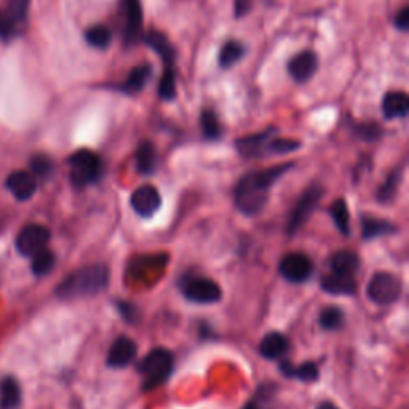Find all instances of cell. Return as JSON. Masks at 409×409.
Here are the masks:
<instances>
[{
	"mask_svg": "<svg viewBox=\"0 0 409 409\" xmlns=\"http://www.w3.org/2000/svg\"><path fill=\"white\" fill-rule=\"evenodd\" d=\"M293 168V163L275 165L272 168L252 171L242 177L235 187V204L245 216H256L266 207L274 184Z\"/></svg>",
	"mask_w": 409,
	"mask_h": 409,
	"instance_id": "cell-1",
	"label": "cell"
},
{
	"mask_svg": "<svg viewBox=\"0 0 409 409\" xmlns=\"http://www.w3.org/2000/svg\"><path fill=\"white\" fill-rule=\"evenodd\" d=\"M109 283V269L104 264H91L72 272L59 283L56 294L61 299H77L95 296L105 289Z\"/></svg>",
	"mask_w": 409,
	"mask_h": 409,
	"instance_id": "cell-2",
	"label": "cell"
},
{
	"mask_svg": "<svg viewBox=\"0 0 409 409\" xmlns=\"http://www.w3.org/2000/svg\"><path fill=\"white\" fill-rule=\"evenodd\" d=\"M173 353L162 347L154 348L146 357H143L136 366L138 373L143 376V390H154V388L165 384L173 371Z\"/></svg>",
	"mask_w": 409,
	"mask_h": 409,
	"instance_id": "cell-3",
	"label": "cell"
},
{
	"mask_svg": "<svg viewBox=\"0 0 409 409\" xmlns=\"http://www.w3.org/2000/svg\"><path fill=\"white\" fill-rule=\"evenodd\" d=\"M71 181L76 187H85L98 182L103 176V162L95 152L88 149L77 150L69 157Z\"/></svg>",
	"mask_w": 409,
	"mask_h": 409,
	"instance_id": "cell-4",
	"label": "cell"
},
{
	"mask_svg": "<svg viewBox=\"0 0 409 409\" xmlns=\"http://www.w3.org/2000/svg\"><path fill=\"white\" fill-rule=\"evenodd\" d=\"M366 293L374 304L390 306L400 299L403 293V283L392 272H378L369 280Z\"/></svg>",
	"mask_w": 409,
	"mask_h": 409,
	"instance_id": "cell-5",
	"label": "cell"
},
{
	"mask_svg": "<svg viewBox=\"0 0 409 409\" xmlns=\"http://www.w3.org/2000/svg\"><path fill=\"white\" fill-rule=\"evenodd\" d=\"M181 291L186 299L195 304H214L222 298V289L207 276L187 275L181 280Z\"/></svg>",
	"mask_w": 409,
	"mask_h": 409,
	"instance_id": "cell-6",
	"label": "cell"
},
{
	"mask_svg": "<svg viewBox=\"0 0 409 409\" xmlns=\"http://www.w3.org/2000/svg\"><path fill=\"white\" fill-rule=\"evenodd\" d=\"M323 197V187L319 184H314L309 189H306V192L301 195V199L296 203V207L291 211V216H289L288 221V234L294 235L298 230L304 226L307 219L316 208V204L320 203Z\"/></svg>",
	"mask_w": 409,
	"mask_h": 409,
	"instance_id": "cell-7",
	"label": "cell"
},
{
	"mask_svg": "<svg viewBox=\"0 0 409 409\" xmlns=\"http://www.w3.org/2000/svg\"><path fill=\"white\" fill-rule=\"evenodd\" d=\"M280 275L293 283H302L314 274V262L302 253H289L280 261Z\"/></svg>",
	"mask_w": 409,
	"mask_h": 409,
	"instance_id": "cell-8",
	"label": "cell"
},
{
	"mask_svg": "<svg viewBox=\"0 0 409 409\" xmlns=\"http://www.w3.org/2000/svg\"><path fill=\"white\" fill-rule=\"evenodd\" d=\"M50 240V232L47 227L38 224H29L16 237L18 252L24 256H34L47 247Z\"/></svg>",
	"mask_w": 409,
	"mask_h": 409,
	"instance_id": "cell-9",
	"label": "cell"
},
{
	"mask_svg": "<svg viewBox=\"0 0 409 409\" xmlns=\"http://www.w3.org/2000/svg\"><path fill=\"white\" fill-rule=\"evenodd\" d=\"M123 16V38L128 45H133L143 34V6L140 0H122Z\"/></svg>",
	"mask_w": 409,
	"mask_h": 409,
	"instance_id": "cell-10",
	"label": "cell"
},
{
	"mask_svg": "<svg viewBox=\"0 0 409 409\" xmlns=\"http://www.w3.org/2000/svg\"><path fill=\"white\" fill-rule=\"evenodd\" d=\"M130 203L138 216L152 217L162 207V195L154 186L144 184L131 194Z\"/></svg>",
	"mask_w": 409,
	"mask_h": 409,
	"instance_id": "cell-11",
	"label": "cell"
},
{
	"mask_svg": "<svg viewBox=\"0 0 409 409\" xmlns=\"http://www.w3.org/2000/svg\"><path fill=\"white\" fill-rule=\"evenodd\" d=\"M29 0H13L5 10L0 11V38H9L18 29L28 15Z\"/></svg>",
	"mask_w": 409,
	"mask_h": 409,
	"instance_id": "cell-12",
	"label": "cell"
},
{
	"mask_svg": "<svg viewBox=\"0 0 409 409\" xmlns=\"http://www.w3.org/2000/svg\"><path fill=\"white\" fill-rule=\"evenodd\" d=\"M136 353H138L136 342L122 336V338L115 339L114 344H112L109 348L108 366L115 368V369L127 368L136 358Z\"/></svg>",
	"mask_w": 409,
	"mask_h": 409,
	"instance_id": "cell-13",
	"label": "cell"
},
{
	"mask_svg": "<svg viewBox=\"0 0 409 409\" xmlns=\"http://www.w3.org/2000/svg\"><path fill=\"white\" fill-rule=\"evenodd\" d=\"M319 69V58L314 51L304 50L299 55L291 58V61L288 64L289 76H291L296 82H307L312 78V76Z\"/></svg>",
	"mask_w": 409,
	"mask_h": 409,
	"instance_id": "cell-14",
	"label": "cell"
},
{
	"mask_svg": "<svg viewBox=\"0 0 409 409\" xmlns=\"http://www.w3.org/2000/svg\"><path fill=\"white\" fill-rule=\"evenodd\" d=\"M320 285L323 291L334 296H352L357 293L358 288V283L355 280L353 275H344L336 272H329L323 276Z\"/></svg>",
	"mask_w": 409,
	"mask_h": 409,
	"instance_id": "cell-15",
	"label": "cell"
},
{
	"mask_svg": "<svg viewBox=\"0 0 409 409\" xmlns=\"http://www.w3.org/2000/svg\"><path fill=\"white\" fill-rule=\"evenodd\" d=\"M6 187L18 200H28L36 194L37 180L29 171H15L6 180Z\"/></svg>",
	"mask_w": 409,
	"mask_h": 409,
	"instance_id": "cell-16",
	"label": "cell"
},
{
	"mask_svg": "<svg viewBox=\"0 0 409 409\" xmlns=\"http://www.w3.org/2000/svg\"><path fill=\"white\" fill-rule=\"evenodd\" d=\"M275 133L274 128H269L262 133L249 135L245 138H240L237 140L235 146L239 149V152L245 157H257L262 152H267V144L272 140V135Z\"/></svg>",
	"mask_w": 409,
	"mask_h": 409,
	"instance_id": "cell-17",
	"label": "cell"
},
{
	"mask_svg": "<svg viewBox=\"0 0 409 409\" xmlns=\"http://www.w3.org/2000/svg\"><path fill=\"white\" fill-rule=\"evenodd\" d=\"M289 342L285 334L281 333H269L264 336L259 344V353L267 360L281 358L288 352Z\"/></svg>",
	"mask_w": 409,
	"mask_h": 409,
	"instance_id": "cell-18",
	"label": "cell"
},
{
	"mask_svg": "<svg viewBox=\"0 0 409 409\" xmlns=\"http://www.w3.org/2000/svg\"><path fill=\"white\" fill-rule=\"evenodd\" d=\"M409 98L403 91H388L382 98V112L387 118H400L408 114Z\"/></svg>",
	"mask_w": 409,
	"mask_h": 409,
	"instance_id": "cell-19",
	"label": "cell"
},
{
	"mask_svg": "<svg viewBox=\"0 0 409 409\" xmlns=\"http://www.w3.org/2000/svg\"><path fill=\"white\" fill-rule=\"evenodd\" d=\"M144 41L149 45L150 48L158 53V56L163 59L165 66H173L175 63V48L171 47L168 37L160 31H149L144 36Z\"/></svg>",
	"mask_w": 409,
	"mask_h": 409,
	"instance_id": "cell-20",
	"label": "cell"
},
{
	"mask_svg": "<svg viewBox=\"0 0 409 409\" xmlns=\"http://www.w3.org/2000/svg\"><path fill=\"white\" fill-rule=\"evenodd\" d=\"M152 77V68L149 64H141L131 69V72L120 85V90L125 93H140V91L146 87L149 78Z\"/></svg>",
	"mask_w": 409,
	"mask_h": 409,
	"instance_id": "cell-21",
	"label": "cell"
},
{
	"mask_svg": "<svg viewBox=\"0 0 409 409\" xmlns=\"http://www.w3.org/2000/svg\"><path fill=\"white\" fill-rule=\"evenodd\" d=\"M280 371L283 373L285 378L299 379L302 382H314L319 379V376H320L319 368H316V365L312 361L302 363V365L298 368H294L289 361H281Z\"/></svg>",
	"mask_w": 409,
	"mask_h": 409,
	"instance_id": "cell-22",
	"label": "cell"
},
{
	"mask_svg": "<svg viewBox=\"0 0 409 409\" xmlns=\"http://www.w3.org/2000/svg\"><path fill=\"white\" fill-rule=\"evenodd\" d=\"M329 266H331V272L353 275L360 269V259L355 253L342 249V252L333 254L331 261H329Z\"/></svg>",
	"mask_w": 409,
	"mask_h": 409,
	"instance_id": "cell-23",
	"label": "cell"
},
{
	"mask_svg": "<svg viewBox=\"0 0 409 409\" xmlns=\"http://www.w3.org/2000/svg\"><path fill=\"white\" fill-rule=\"evenodd\" d=\"M136 167L141 175H152L157 168V150L152 143L144 141L136 150Z\"/></svg>",
	"mask_w": 409,
	"mask_h": 409,
	"instance_id": "cell-24",
	"label": "cell"
},
{
	"mask_svg": "<svg viewBox=\"0 0 409 409\" xmlns=\"http://www.w3.org/2000/svg\"><path fill=\"white\" fill-rule=\"evenodd\" d=\"M21 401V392L15 379L5 378L0 382V408L2 409H16Z\"/></svg>",
	"mask_w": 409,
	"mask_h": 409,
	"instance_id": "cell-25",
	"label": "cell"
},
{
	"mask_svg": "<svg viewBox=\"0 0 409 409\" xmlns=\"http://www.w3.org/2000/svg\"><path fill=\"white\" fill-rule=\"evenodd\" d=\"M363 237L366 240H373L378 239L380 235H387V234H393L395 226L392 222L384 221V219H378V217H371V216H365L363 217Z\"/></svg>",
	"mask_w": 409,
	"mask_h": 409,
	"instance_id": "cell-26",
	"label": "cell"
},
{
	"mask_svg": "<svg viewBox=\"0 0 409 409\" xmlns=\"http://www.w3.org/2000/svg\"><path fill=\"white\" fill-rule=\"evenodd\" d=\"M329 214H331L333 221L336 222V227L339 229V232L348 237L351 235V213H348V207L346 200L338 199L333 202L331 207H329Z\"/></svg>",
	"mask_w": 409,
	"mask_h": 409,
	"instance_id": "cell-27",
	"label": "cell"
},
{
	"mask_svg": "<svg viewBox=\"0 0 409 409\" xmlns=\"http://www.w3.org/2000/svg\"><path fill=\"white\" fill-rule=\"evenodd\" d=\"M85 41H87L91 47L104 50V48H108L112 42V32L108 26L95 24V26H91L90 29H87V32H85Z\"/></svg>",
	"mask_w": 409,
	"mask_h": 409,
	"instance_id": "cell-28",
	"label": "cell"
},
{
	"mask_svg": "<svg viewBox=\"0 0 409 409\" xmlns=\"http://www.w3.org/2000/svg\"><path fill=\"white\" fill-rule=\"evenodd\" d=\"M320 326L325 329V331H338L342 326H344V312L339 307L329 306L325 307L320 312Z\"/></svg>",
	"mask_w": 409,
	"mask_h": 409,
	"instance_id": "cell-29",
	"label": "cell"
},
{
	"mask_svg": "<svg viewBox=\"0 0 409 409\" xmlns=\"http://www.w3.org/2000/svg\"><path fill=\"white\" fill-rule=\"evenodd\" d=\"M200 127H202L203 135L207 136L208 140H211V141L219 140V138L222 136V128H221L219 118H217V115L211 109L202 110Z\"/></svg>",
	"mask_w": 409,
	"mask_h": 409,
	"instance_id": "cell-30",
	"label": "cell"
},
{
	"mask_svg": "<svg viewBox=\"0 0 409 409\" xmlns=\"http://www.w3.org/2000/svg\"><path fill=\"white\" fill-rule=\"evenodd\" d=\"M243 53H245V50H243V45L240 42L229 41V42L224 43V47L221 48V53H219L221 68H224V69L232 68L235 63L240 61Z\"/></svg>",
	"mask_w": 409,
	"mask_h": 409,
	"instance_id": "cell-31",
	"label": "cell"
},
{
	"mask_svg": "<svg viewBox=\"0 0 409 409\" xmlns=\"http://www.w3.org/2000/svg\"><path fill=\"white\" fill-rule=\"evenodd\" d=\"M158 95L163 100L171 101L176 98V77L173 66H165L160 85H158Z\"/></svg>",
	"mask_w": 409,
	"mask_h": 409,
	"instance_id": "cell-32",
	"label": "cell"
},
{
	"mask_svg": "<svg viewBox=\"0 0 409 409\" xmlns=\"http://www.w3.org/2000/svg\"><path fill=\"white\" fill-rule=\"evenodd\" d=\"M400 181H401V170L397 168L395 171H392V175L388 176L387 180H385V182L379 187L378 200L380 203H388V202H390L395 197V194H397Z\"/></svg>",
	"mask_w": 409,
	"mask_h": 409,
	"instance_id": "cell-33",
	"label": "cell"
},
{
	"mask_svg": "<svg viewBox=\"0 0 409 409\" xmlns=\"http://www.w3.org/2000/svg\"><path fill=\"white\" fill-rule=\"evenodd\" d=\"M55 267V254L48 249H42L34 254V259H32V270H34L36 275H47L50 270Z\"/></svg>",
	"mask_w": 409,
	"mask_h": 409,
	"instance_id": "cell-34",
	"label": "cell"
},
{
	"mask_svg": "<svg viewBox=\"0 0 409 409\" xmlns=\"http://www.w3.org/2000/svg\"><path fill=\"white\" fill-rule=\"evenodd\" d=\"M301 143L296 140H286V138H276V140H270L267 144V152L272 154H288L293 150L299 149Z\"/></svg>",
	"mask_w": 409,
	"mask_h": 409,
	"instance_id": "cell-35",
	"label": "cell"
},
{
	"mask_svg": "<svg viewBox=\"0 0 409 409\" xmlns=\"http://www.w3.org/2000/svg\"><path fill=\"white\" fill-rule=\"evenodd\" d=\"M355 135L365 141H378L382 136V130L376 123H357L353 127Z\"/></svg>",
	"mask_w": 409,
	"mask_h": 409,
	"instance_id": "cell-36",
	"label": "cell"
},
{
	"mask_svg": "<svg viewBox=\"0 0 409 409\" xmlns=\"http://www.w3.org/2000/svg\"><path fill=\"white\" fill-rule=\"evenodd\" d=\"M31 170L34 176L47 177L51 175L53 163L47 155H36V157H32V160H31Z\"/></svg>",
	"mask_w": 409,
	"mask_h": 409,
	"instance_id": "cell-37",
	"label": "cell"
},
{
	"mask_svg": "<svg viewBox=\"0 0 409 409\" xmlns=\"http://www.w3.org/2000/svg\"><path fill=\"white\" fill-rule=\"evenodd\" d=\"M118 312L128 323H136L140 320V309H138L133 302L130 301H118L117 302Z\"/></svg>",
	"mask_w": 409,
	"mask_h": 409,
	"instance_id": "cell-38",
	"label": "cell"
},
{
	"mask_svg": "<svg viewBox=\"0 0 409 409\" xmlns=\"http://www.w3.org/2000/svg\"><path fill=\"white\" fill-rule=\"evenodd\" d=\"M395 26L401 31H408L409 29V9L405 6L397 16H395Z\"/></svg>",
	"mask_w": 409,
	"mask_h": 409,
	"instance_id": "cell-39",
	"label": "cell"
},
{
	"mask_svg": "<svg viewBox=\"0 0 409 409\" xmlns=\"http://www.w3.org/2000/svg\"><path fill=\"white\" fill-rule=\"evenodd\" d=\"M253 0H235V16L242 18L248 15V11L252 10Z\"/></svg>",
	"mask_w": 409,
	"mask_h": 409,
	"instance_id": "cell-40",
	"label": "cell"
},
{
	"mask_svg": "<svg viewBox=\"0 0 409 409\" xmlns=\"http://www.w3.org/2000/svg\"><path fill=\"white\" fill-rule=\"evenodd\" d=\"M316 409H339V408L333 403H329V401H325V403L316 406Z\"/></svg>",
	"mask_w": 409,
	"mask_h": 409,
	"instance_id": "cell-41",
	"label": "cell"
},
{
	"mask_svg": "<svg viewBox=\"0 0 409 409\" xmlns=\"http://www.w3.org/2000/svg\"><path fill=\"white\" fill-rule=\"evenodd\" d=\"M243 409H261V406H259V403H257L256 400H253V401H249V403Z\"/></svg>",
	"mask_w": 409,
	"mask_h": 409,
	"instance_id": "cell-42",
	"label": "cell"
}]
</instances>
